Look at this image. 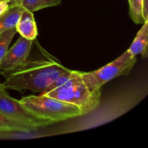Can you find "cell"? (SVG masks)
<instances>
[{"mask_svg":"<svg viewBox=\"0 0 148 148\" xmlns=\"http://www.w3.org/2000/svg\"><path fill=\"white\" fill-rule=\"evenodd\" d=\"M67 69L53 59L27 60L12 70L1 72L6 79L1 85L6 90L43 92Z\"/></svg>","mask_w":148,"mask_h":148,"instance_id":"6da1fadb","label":"cell"},{"mask_svg":"<svg viewBox=\"0 0 148 148\" xmlns=\"http://www.w3.org/2000/svg\"><path fill=\"white\" fill-rule=\"evenodd\" d=\"M43 95L77 106L83 115L94 111L100 104L101 92H92L88 89L78 71H74L72 76L64 85Z\"/></svg>","mask_w":148,"mask_h":148,"instance_id":"7a4b0ae2","label":"cell"},{"mask_svg":"<svg viewBox=\"0 0 148 148\" xmlns=\"http://www.w3.org/2000/svg\"><path fill=\"white\" fill-rule=\"evenodd\" d=\"M20 101L35 116L53 124L83 115L76 106L43 94L24 97Z\"/></svg>","mask_w":148,"mask_h":148,"instance_id":"3957f363","label":"cell"},{"mask_svg":"<svg viewBox=\"0 0 148 148\" xmlns=\"http://www.w3.org/2000/svg\"><path fill=\"white\" fill-rule=\"evenodd\" d=\"M136 62L137 56L130 54L127 50L115 60L97 70L79 73L91 92H101V88L106 83L117 77L127 75Z\"/></svg>","mask_w":148,"mask_h":148,"instance_id":"277c9868","label":"cell"},{"mask_svg":"<svg viewBox=\"0 0 148 148\" xmlns=\"http://www.w3.org/2000/svg\"><path fill=\"white\" fill-rule=\"evenodd\" d=\"M0 83V112L37 130L40 127L53 124L47 120L37 117L20 103L12 98Z\"/></svg>","mask_w":148,"mask_h":148,"instance_id":"5b68a950","label":"cell"},{"mask_svg":"<svg viewBox=\"0 0 148 148\" xmlns=\"http://www.w3.org/2000/svg\"><path fill=\"white\" fill-rule=\"evenodd\" d=\"M32 45L33 40L20 36L3 58L0 65L1 72L12 70L25 62L30 54Z\"/></svg>","mask_w":148,"mask_h":148,"instance_id":"8992f818","label":"cell"},{"mask_svg":"<svg viewBox=\"0 0 148 148\" xmlns=\"http://www.w3.org/2000/svg\"><path fill=\"white\" fill-rule=\"evenodd\" d=\"M15 28L20 36L33 41L38 36L37 25L33 12L23 8Z\"/></svg>","mask_w":148,"mask_h":148,"instance_id":"52a82bcc","label":"cell"},{"mask_svg":"<svg viewBox=\"0 0 148 148\" xmlns=\"http://www.w3.org/2000/svg\"><path fill=\"white\" fill-rule=\"evenodd\" d=\"M148 45V20L143 24V27L137 33L130 47L127 49L129 53L134 56L141 54L144 58L147 56Z\"/></svg>","mask_w":148,"mask_h":148,"instance_id":"ba28073f","label":"cell"},{"mask_svg":"<svg viewBox=\"0 0 148 148\" xmlns=\"http://www.w3.org/2000/svg\"><path fill=\"white\" fill-rule=\"evenodd\" d=\"M36 131L34 129L0 112V133L23 132L30 133Z\"/></svg>","mask_w":148,"mask_h":148,"instance_id":"9c48e42d","label":"cell"},{"mask_svg":"<svg viewBox=\"0 0 148 148\" xmlns=\"http://www.w3.org/2000/svg\"><path fill=\"white\" fill-rule=\"evenodd\" d=\"M23 7L20 4H14L8 11L0 17V35L9 29L14 27L18 22Z\"/></svg>","mask_w":148,"mask_h":148,"instance_id":"30bf717a","label":"cell"},{"mask_svg":"<svg viewBox=\"0 0 148 148\" xmlns=\"http://www.w3.org/2000/svg\"><path fill=\"white\" fill-rule=\"evenodd\" d=\"M62 0H19V4L23 8L34 12L47 7L59 5Z\"/></svg>","mask_w":148,"mask_h":148,"instance_id":"8fae6325","label":"cell"},{"mask_svg":"<svg viewBox=\"0 0 148 148\" xmlns=\"http://www.w3.org/2000/svg\"><path fill=\"white\" fill-rule=\"evenodd\" d=\"M130 15L136 24H143V0H128Z\"/></svg>","mask_w":148,"mask_h":148,"instance_id":"7c38bea8","label":"cell"},{"mask_svg":"<svg viewBox=\"0 0 148 148\" xmlns=\"http://www.w3.org/2000/svg\"><path fill=\"white\" fill-rule=\"evenodd\" d=\"M17 30L15 27L11 29H9L7 31L4 32L0 35V65L3 58L5 56L7 50L9 49V46L13 38L15 36ZM0 75H1V71L0 69Z\"/></svg>","mask_w":148,"mask_h":148,"instance_id":"4fadbf2b","label":"cell"},{"mask_svg":"<svg viewBox=\"0 0 148 148\" xmlns=\"http://www.w3.org/2000/svg\"><path fill=\"white\" fill-rule=\"evenodd\" d=\"M74 70H71V69H68L66 72H64V73H62V75H59L57 78H56L55 80H53L52 82V83L43 91V92H41V94L46 93V92H49V91H51L53 90L56 89V88H59L60 86H62V85L65 83L67 80H69V78L72 76L73 75Z\"/></svg>","mask_w":148,"mask_h":148,"instance_id":"5bb4252c","label":"cell"},{"mask_svg":"<svg viewBox=\"0 0 148 148\" xmlns=\"http://www.w3.org/2000/svg\"><path fill=\"white\" fill-rule=\"evenodd\" d=\"M14 4H18L15 1H0V17L2 16L3 14H5L9 9L11 7H12Z\"/></svg>","mask_w":148,"mask_h":148,"instance_id":"9a60e30c","label":"cell"},{"mask_svg":"<svg viewBox=\"0 0 148 148\" xmlns=\"http://www.w3.org/2000/svg\"><path fill=\"white\" fill-rule=\"evenodd\" d=\"M143 18L145 21L148 20V0H143Z\"/></svg>","mask_w":148,"mask_h":148,"instance_id":"2e32d148","label":"cell"},{"mask_svg":"<svg viewBox=\"0 0 148 148\" xmlns=\"http://www.w3.org/2000/svg\"><path fill=\"white\" fill-rule=\"evenodd\" d=\"M15 1L17 4H19V0H0V1Z\"/></svg>","mask_w":148,"mask_h":148,"instance_id":"e0dca14e","label":"cell"}]
</instances>
